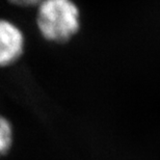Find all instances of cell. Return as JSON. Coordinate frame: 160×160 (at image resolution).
Listing matches in <instances>:
<instances>
[{"label":"cell","instance_id":"2","mask_svg":"<svg viewBox=\"0 0 160 160\" xmlns=\"http://www.w3.org/2000/svg\"><path fill=\"white\" fill-rule=\"evenodd\" d=\"M25 47L22 30L12 22L0 19V67H8L20 58Z\"/></svg>","mask_w":160,"mask_h":160},{"label":"cell","instance_id":"3","mask_svg":"<svg viewBox=\"0 0 160 160\" xmlns=\"http://www.w3.org/2000/svg\"><path fill=\"white\" fill-rule=\"evenodd\" d=\"M12 143V127L9 121L0 114V157L9 151Z\"/></svg>","mask_w":160,"mask_h":160},{"label":"cell","instance_id":"4","mask_svg":"<svg viewBox=\"0 0 160 160\" xmlns=\"http://www.w3.org/2000/svg\"><path fill=\"white\" fill-rule=\"evenodd\" d=\"M9 2L20 6H30L34 4H39L42 0H8Z\"/></svg>","mask_w":160,"mask_h":160},{"label":"cell","instance_id":"1","mask_svg":"<svg viewBox=\"0 0 160 160\" xmlns=\"http://www.w3.org/2000/svg\"><path fill=\"white\" fill-rule=\"evenodd\" d=\"M37 25L44 39L66 43L80 28V12L73 0H42L39 3Z\"/></svg>","mask_w":160,"mask_h":160}]
</instances>
